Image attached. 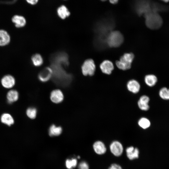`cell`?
<instances>
[{"label":"cell","instance_id":"1","mask_svg":"<svg viewBox=\"0 0 169 169\" xmlns=\"http://www.w3.org/2000/svg\"><path fill=\"white\" fill-rule=\"evenodd\" d=\"M115 26V22L111 18L104 19L98 22L94 29L95 34L94 43L100 47L107 45V36Z\"/></svg>","mask_w":169,"mask_h":169},{"label":"cell","instance_id":"2","mask_svg":"<svg viewBox=\"0 0 169 169\" xmlns=\"http://www.w3.org/2000/svg\"><path fill=\"white\" fill-rule=\"evenodd\" d=\"M63 66L60 64L52 63L50 67L53 71L52 78L54 81L60 85L66 86L70 83L72 77L66 72Z\"/></svg>","mask_w":169,"mask_h":169},{"label":"cell","instance_id":"3","mask_svg":"<svg viewBox=\"0 0 169 169\" xmlns=\"http://www.w3.org/2000/svg\"><path fill=\"white\" fill-rule=\"evenodd\" d=\"M135 7L136 12L140 16L152 11L158 12L161 9L157 5L148 0H137Z\"/></svg>","mask_w":169,"mask_h":169},{"label":"cell","instance_id":"4","mask_svg":"<svg viewBox=\"0 0 169 169\" xmlns=\"http://www.w3.org/2000/svg\"><path fill=\"white\" fill-rule=\"evenodd\" d=\"M145 23L149 28L153 30L159 28L162 25L163 20L158 12L152 11L144 15Z\"/></svg>","mask_w":169,"mask_h":169},{"label":"cell","instance_id":"5","mask_svg":"<svg viewBox=\"0 0 169 169\" xmlns=\"http://www.w3.org/2000/svg\"><path fill=\"white\" fill-rule=\"evenodd\" d=\"M123 40V36L120 32L118 31H112L107 36L106 42L108 46L116 48L120 46Z\"/></svg>","mask_w":169,"mask_h":169},{"label":"cell","instance_id":"6","mask_svg":"<svg viewBox=\"0 0 169 169\" xmlns=\"http://www.w3.org/2000/svg\"><path fill=\"white\" fill-rule=\"evenodd\" d=\"M134 57L132 53H125L120 57L119 60L116 61V65L119 69L122 70L129 69L131 67Z\"/></svg>","mask_w":169,"mask_h":169},{"label":"cell","instance_id":"7","mask_svg":"<svg viewBox=\"0 0 169 169\" xmlns=\"http://www.w3.org/2000/svg\"><path fill=\"white\" fill-rule=\"evenodd\" d=\"M51 63H56L67 66L69 64L67 54L63 52H59L53 54L50 58Z\"/></svg>","mask_w":169,"mask_h":169},{"label":"cell","instance_id":"8","mask_svg":"<svg viewBox=\"0 0 169 169\" xmlns=\"http://www.w3.org/2000/svg\"><path fill=\"white\" fill-rule=\"evenodd\" d=\"M82 72L85 76H92L95 70V65L93 60L88 59L85 60L81 66Z\"/></svg>","mask_w":169,"mask_h":169},{"label":"cell","instance_id":"9","mask_svg":"<svg viewBox=\"0 0 169 169\" xmlns=\"http://www.w3.org/2000/svg\"><path fill=\"white\" fill-rule=\"evenodd\" d=\"M109 148L111 152L115 156H120L123 153V147L119 141H112L110 143Z\"/></svg>","mask_w":169,"mask_h":169},{"label":"cell","instance_id":"10","mask_svg":"<svg viewBox=\"0 0 169 169\" xmlns=\"http://www.w3.org/2000/svg\"><path fill=\"white\" fill-rule=\"evenodd\" d=\"M1 84L4 88L6 89L12 88L15 84V79L12 75L9 74L4 76L1 80Z\"/></svg>","mask_w":169,"mask_h":169},{"label":"cell","instance_id":"11","mask_svg":"<svg viewBox=\"0 0 169 169\" xmlns=\"http://www.w3.org/2000/svg\"><path fill=\"white\" fill-rule=\"evenodd\" d=\"M52 70L51 67H46L43 69L38 75L39 80L42 82H45L52 77Z\"/></svg>","mask_w":169,"mask_h":169},{"label":"cell","instance_id":"12","mask_svg":"<svg viewBox=\"0 0 169 169\" xmlns=\"http://www.w3.org/2000/svg\"><path fill=\"white\" fill-rule=\"evenodd\" d=\"M100 68L103 73L107 74H110L114 69V66L111 61L105 60L100 64Z\"/></svg>","mask_w":169,"mask_h":169},{"label":"cell","instance_id":"13","mask_svg":"<svg viewBox=\"0 0 169 169\" xmlns=\"http://www.w3.org/2000/svg\"><path fill=\"white\" fill-rule=\"evenodd\" d=\"M94 151L98 155H102L106 151L107 149L104 143L100 141L94 142L93 146Z\"/></svg>","mask_w":169,"mask_h":169},{"label":"cell","instance_id":"14","mask_svg":"<svg viewBox=\"0 0 169 169\" xmlns=\"http://www.w3.org/2000/svg\"><path fill=\"white\" fill-rule=\"evenodd\" d=\"M126 86L128 90L134 94L138 93L141 88L139 83L135 79H131L129 81L127 84Z\"/></svg>","mask_w":169,"mask_h":169},{"label":"cell","instance_id":"15","mask_svg":"<svg viewBox=\"0 0 169 169\" xmlns=\"http://www.w3.org/2000/svg\"><path fill=\"white\" fill-rule=\"evenodd\" d=\"M19 94L18 91L15 90L11 89L7 92L6 95V99L9 104H13L18 100Z\"/></svg>","mask_w":169,"mask_h":169},{"label":"cell","instance_id":"16","mask_svg":"<svg viewBox=\"0 0 169 169\" xmlns=\"http://www.w3.org/2000/svg\"><path fill=\"white\" fill-rule=\"evenodd\" d=\"M125 151L126 156L130 160L137 159L139 157V151L137 148L130 146L126 148Z\"/></svg>","mask_w":169,"mask_h":169},{"label":"cell","instance_id":"17","mask_svg":"<svg viewBox=\"0 0 169 169\" xmlns=\"http://www.w3.org/2000/svg\"><path fill=\"white\" fill-rule=\"evenodd\" d=\"M51 100L55 103L61 102L64 99V95L62 92L59 90H55L51 93L50 96Z\"/></svg>","mask_w":169,"mask_h":169},{"label":"cell","instance_id":"18","mask_svg":"<svg viewBox=\"0 0 169 169\" xmlns=\"http://www.w3.org/2000/svg\"><path fill=\"white\" fill-rule=\"evenodd\" d=\"M150 101L149 98L146 95L141 96L137 103L140 109L143 111H147L149 109L148 105Z\"/></svg>","mask_w":169,"mask_h":169},{"label":"cell","instance_id":"19","mask_svg":"<svg viewBox=\"0 0 169 169\" xmlns=\"http://www.w3.org/2000/svg\"><path fill=\"white\" fill-rule=\"evenodd\" d=\"M0 120L2 123L8 126H11L13 125L15 122L13 116L8 113H3L1 115Z\"/></svg>","mask_w":169,"mask_h":169},{"label":"cell","instance_id":"20","mask_svg":"<svg viewBox=\"0 0 169 169\" xmlns=\"http://www.w3.org/2000/svg\"><path fill=\"white\" fill-rule=\"evenodd\" d=\"M12 22L14 23L16 27L19 28L24 27L26 24V20L23 16L15 15L12 18Z\"/></svg>","mask_w":169,"mask_h":169},{"label":"cell","instance_id":"21","mask_svg":"<svg viewBox=\"0 0 169 169\" xmlns=\"http://www.w3.org/2000/svg\"><path fill=\"white\" fill-rule=\"evenodd\" d=\"M10 36L6 31L0 30V46H4L10 42Z\"/></svg>","mask_w":169,"mask_h":169},{"label":"cell","instance_id":"22","mask_svg":"<svg viewBox=\"0 0 169 169\" xmlns=\"http://www.w3.org/2000/svg\"><path fill=\"white\" fill-rule=\"evenodd\" d=\"M57 13L59 17L62 19H65L70 14L68 8L64 5H62L58 8Z\"/></svg>","mask_w":169,"mask_h":169},{"label":"cell","instance_id":"23","mask_svg":"<svg viewBox=\"0 0 169 169\" xmlns=\"http://www.w3.org/2000/svg\"><path fill=\"white\" fill-rule=\"evenodd\" d=\"M144 80L147 85L150 87H152L154 86L157 83V78L154 74H149L145 76Z\"/></svg>","mask_w":169,"mask_h":169},{"label":"cell","instance_id":"24","mask_svg":"<svg viewBox=\"0 0 169 169\" xmlns=\"http://www.w3.org/2000/svg\"><path fill=\"white\" fill-rule=\"evenodd\" d=\"M62 131V128L60 126H57L52 125L49 128V134L51 136H57L61 134Z\"/></svg>","mask_w":169,"mask_h":169},{"label":"cell","instance_id":"25","mask_svg":"<svg viewBox=\"0 0 169 169\" xmlns=\"http://www.w3.org/2000/svg\"><path fill=\"white\" fill-rule=\"evenodd\" d=\"M31 60L33 64L37 67L41 66L43 62L42 56L38 54H34L32 57Z\"/></svg>","mask_w":169,"mask_h":169},{"label":"cell","instance_id":"26","mask_svg":"<svg viewBox=\"0 0 169 169\" xmlns=\"http://www.w3.org/2000/svg\"><path fill=\"white\" fill-rule=\"evenodd\" d=\"M138 124L141 128L145 129L150 127L151 125V122L148 119L143 117L139 120Z\"/></svg>","mask_w":169,"mask_h":169},{"label":"cell","instance_id":"27","mask_svg":"<svg viewBox=\"0 0 169 169\" xmlns=\"http://www.w3.org/2000/svg\"><path fill=\"white\" fill-rule=\"evenodd\" d=\"M159 94L162 99L166 100H169V89L166 87H162L160 90Z\"/></svg>","mask_w":169,"mask_h":169},{"label":"cell","instance_id":"28","mask_svg":"<svg viewBox=\"0 0 169 169\" xmlns=\"http://www.w3.org/2000/svg\"><path fill=\"white\" fill-rule=\"evenodd\" d=\"M26 114L27 116L29 118L34 119L37 115V109L34 107H29L27 109Z\"/></svg>","mask_w":169,"mask_h":169},{"label":"cell","instance_id":"29","mask_svg":"<svg viewBox=\"0 0 169 169\" xmlns=\"http://www.w3.org/2000/svg\"><path fill=\"white\" fill-rule=\"evenodd\" d=\"M77 164V160L74 158L67 159L65 161V166L68 169H72L75 167Z\"/></svg>","mask_w":169,"mask_h":169},{"label":"cell","instance_id":"30","mask_svg":"<svg viewBox=\"0 0 169 169\" xmlns=\"http://www.w3.org/2000/svg\"><path fill=\"white\" fill-rule=\"evenodd\" d=\"M78 168L79 169H89V166L86 161H82L79 164Z\"/></svg>","mask_w":169,"mask_h":169},{"label":"cell","instance_id":"31","mask_svg":"<svg viewBox=\"0 0 169 169\" xmlns=\"http://www.w3.org/2000/svg\"><path fill=\"white\" fill-rule=\"evenodd\" d=\"M108 169H122V168L119 165L114 163L112 164Z\"/></svg>","mask_w":169,"mask_h":169},{"label":"cell","instance_id":"32","mask_svg":"<svg viewBox=\"0 0 169 169\" xmlns=\"http://www.w3.org/2000/svg\"><path fill=\"white\" fill-rule=\"evenodd\" d=\"M29 4L34 5L37 3L39 0H25Z\"/></svg>","mask_w":169,"mask_h":169},{"label":"cell","instance_id":"33","mask_svg":"<svg viewBox=\"0 0 169 169\" xmlns=\"http://www.w3.org/2000/svg\"><path fill=\"white\" fill-rule=\"evenodd\" d=\"M102 1H106V0H101ZM119 0H109L110 2L112 4H116V3Z\"/></svg>","mask_w":169,"mask_h":169},{"label":"cell","instance_id":"34","mask_svg":"<svg viewBox=\"0 0 169 169\" xmlns=\"http://www.w3.org/2000/svg\"><path fill=\"white\" fill-rule=\"evenodd\" d=\"M167 3L169 2V0H161Z\"/></svg>","mask_w":169,"mask_h":169},{"label":"cell","instance_id":"35","mask_svg":"<svg viewBox=\"0 0 169 169\" xmlns=\"http://www.w3.org/2000/svg\"><path fill=\"white\" fill-rule=\"evenodd\" d=\"M77 158L78 159H79L80 158V157L79 156H78Z\"/></svg>","mask_w":169,"mask_h":169}]
</instances>
